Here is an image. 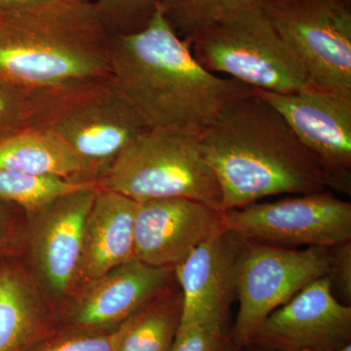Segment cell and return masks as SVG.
<instances>
[{"instance_id": "obj_1", "label": "cell", "mask_w": 351, "mask_h": 351, "mask_svg": "<svg viewBox=\"0 0 351 351\" xmlns=\"http://www.w3.org/2000/svg\"><path fill=\"white\" fill-rule=\"evenodd\" d=\"M110 71L151 129L201 134L252 88L207 71L160 7L144 29L110 34Z\"/></svg>"}, {"instance_id": "obj_23", "label": "cell", "mask_w": 351, "mask_h": 351, "mask_svg": "<svg viewBox=\"0 0 351 351\" xmlns=\"http://www.w3.org/2000/svg\"><path fill=\"white\" fill-rule=\"evenodd\" d=\"M170 351H240L226 325L191 324L180 326Z\"/></svg>"}, {"instance_id": "obj_5", "label": "cell", "mask_w": 351, "mask_h": 351, "mask_svg": "<svg viewBox=\"0 0 351 351\" xmlns=\"http://www.w3.org/2000/svg\"><path fill=\"white\" fill-rule=\"evenodd\" d=\"M97 186L145 202L186 198L223 211V193L200 134L149 129L124 149Z\"/></svg>"}, {"instance_id": "obj_4", "label": "cell", "mask_w": 351, "mask_h": 351, "mask_svg": "<svg viewBox=\"0 0 351 351\" xmlns=\"http://www.w3.org/2000/svg\"><path fill=\"white\" fill-rule=\"evenodd\" d=\"M29 126L57 134L82 159L83 182L98 184L149 127L112 73L29 93Z\"/></svg>"}, {"instance_id": "obj_9", "label": "cell", "mask_w": 351, "mask_h": 351, "mask_svg": "<svg viewBox=\"0 0 351 351\" xmlns=\"http://www.w3.org/2000/svg\"><path fill=\"white\" fill-rule=\"evenodd\" d=\"M316 86L351 95V8L334 0H262Z\"/></svg>"}, {"instance_id": "obj_21", "label": "cell", "mask_w": 351, "mask_h": 351, "mask_svg": "<svg viewBox=\"0 0 351 351\" xmlns=\"http://www.w3.org/2000/svg\"><path fill=\"white\" fill-rule=\"evenodd\" d=\"M261 3L262 0H164L160 8L178 36L188 40L201 29Z\"/></svg>"}, {"instance_id": "obj_13", "label": "cell", "mask_w": 351, "mask_h": 351, "mask_svg": "<svg viewBox=\"0 0 351 351\" xmlns=\"http://www.w3.org/2000/svg\"><path fill=\"white\" fill-rule=\"evenodd\" d=\"M223 215L221 210L186 198L141 202L134 232L136 260L154 267H175L225 230Z\"/></svg>"}, {"instance_id": "obj_32", "label": "cell", "mask_w": 351, "mask_h": 351, "mask_svg": "<svg viewBox=\"0 0 351 351\" xmlns=\"http://www.w3.org/2000/svg\"><path fill=\"white\" fill-rule=\"evenodd\" d=\"M88 1L95 2L96 0H88Z\"/></svg>"}, {"instance_id": "obj_16", "label": "cell", "mask_w": 351, "mask_h": 351, "mask_svg": "<svg viewBox=\"0 0 351 351\" xmlns=\"http://www.w3.org/2000/svg\"><path fill=\"white\" fill-rule=\"evenodd\" d=\"M138 204L117 191L97 186L85 219L75 289L135 258L134 232Z\"/></svg>"}, {"instance_id": "obj_31", "label": "cell", "mask_w": 351, "mask_h": 351, "mask_svg": "<svg viewBox=\"0 0 351 351\" xmlns=\"http://www.w3.org/2000/svg\"><path fill=\"white\" fill-rule=\"evenodd\" d=\"M337 351H351V343L350 345H348L341 348V350Z\"/></svg>"}, {"instance_id": "obj_29", "label": "cell", "mask_w": 351, "mask_h": 351, "mask_svg": "<svg viewBox=\"0 0 351 351\" xmlns=\"http://www.w3.org/2000/svg\"><path fill=\"white\" fill-rule=\"evenodd\" d=\"M244 351H279L276 350H271V348H263V346H260L257 345H252L249 346L248 348H245Z\"/></svg>"}, {"instance_id": "obj_15", "label": "cell", "mask_w": 351, "mask_h": 351, "mask_svg": "<svg viewBox=\"0 0 351 351\" xmlns=\"http://www.w3.org/2000/svg\"><path fill=\"white\" fill-rule=\"evenodd\" d=\"M243 240L223 230L200 244L175 267L182 295L180 326L226 325L235 298L234 267Z\"/></svg>"}, {"instance_id": "obj_28", "label": "cell", "mask_w": 351, "mask_h": 351, "mask_svg": "<svg viewBox=\"0 0 351 351\" xmlns=\"http://www.w3.org/2000/svg\"><path fill=\"white\" fill-rule=\"evenodd\" d=\"M58 1L64 0H0V14L15 12Z\"/></svg>"}, {"instance_id": "obj_14", "label": "cell", "mask_w": 351, "mask_h": 351, "mask_svg": "<svg viewBox=\"0 0 351 351\" xmlns=\"http://www.w3.org/2000/svg\"><path fill=\"white\" fill-rule=\"evenodd\" d=\"M97 186L66 193L34 215L29 233L32 262L51 294L64 297L75 289L85 219Z\"/></svg>"}, {"instance_id": "obj_20", "label": "cell", "mask_w": 351, "mask_h": 351, "mask_svg": "<svg viewBox=\"0 0 351 351\" xmlns=\"http://www.w3.org/2000/svg\"><path fill=\"white\" fill-rule=\"evenodd\" d=\"M90 186L97 184L0 168V202L22 208L31 217L57 198Z\"/></svg>"}, {"instance_id": "obj_19", "label": "cell", "mask_w": 351, "mask_h": 351, "mask_svg": "<svg viewBox=\"0 0 351 351\" xmlns=\"http://www.w3.org/2000/svg\"><path fill=\"white\" fill-rule=\"evenodd\" d=\"M181 289L168 286L110 332L113 351H170L181 323Z\"/></svg>"}, {"instance_id": "obj_17", "label": "cell", "mask_w": 351, "mask_h": 351, "mask_svg": "<svg viewBox=\"0 0 351 351\" xmlns=\"http://www.w3.org/2000/svg\"><path fill=\"white\" fill-rule=\"evenodd\" d=\"M57 330L32 274L13 256L0 260V351H29Z\"/></svg>"}, {"instance_id": "obj_26", "label": "cell", "mask_w": 351, "mask_h": 351, "mask_svg": "<svg viewBox=\"0 0 351 351\" xmlns=\"http://www.w3.org/2000/svg\"><path fill=\"white\" fill-rule=\"evenodd\" d=\"M329 276L334 294L337 293L343 304L350 306L351 241L331 248V269Z\"/></svg>"}, {"instance_id": "obj_30", "label": "cell", "mask_w": 351, "mask_h": 351, "mask_svg": "<svg viewBox=\"0 0 351 351\" xmlns=\"http://www.w3.org/2000/svg\"><path fill=\"white\" fill-rule=\"evenodd\" d=\"M334 1L341 4V5L351 8V0H334Z\"/></svg>"}, {"instance_id": "obj_6", "label": "cell", "mask_w": 351, "mask_h": 351, "mask_svg": "<svg viewBox=\"0 0 351 351\" xmlns=\"http://www.w3.org/2000/svg\"><path fill=\"white\" fill-rule=\"evenodd\" d=\"M186 41L207 71L252 89L288 94L311 84L301 59L262 7L210 25Z\"/></svg>"}, {"instance_id": "obj_8", "label": "cell", "mask_w": 351, "mask_h": 351, "mask_svg": "<svg viewBox=\"0 0 351 351\" xmlns=\"http://www.w3.org/2000/svg\"><path fill=\"white\" fill-rule=\"evenodd\" d=\"M223 223L243 241L285 248L351 241V204L327 191L226 210Z\"/></svg>"}, {"instance_id": "obj_25", "label": "cell", "mask_w": 351, "mask_h": 351, "mask_svg": "<svg viewBox=\"0 0 351 351\" xmlns=\"http://www.w3.org/2000/svg\"><path fill=\"white\" fill-rule=\"evenodd\" d=\"M29 93L0 83V138L29 126Z\"/></svg>"}, {"instance_id": "obj_12", "label": "cell", "mask_w": 351, "mask_h": 351, "mask_svg": "<svg viewBox=\"0 0 351 351\" xmlns=\"http://www.w3.org/2000/svg\"><path fill=\"white\" fill-rule=\"evenodd\" d=\"M252 343L279 351H337L351 343V306L343 304L329 276L321 277L276 309Z\"/></svg>"}, {"instance_id": "obj_24", "label": "cell", "mask_w": 351, "mask_h": 351, "mask_svg": "<svg viewBox=\"0 0 351 351\" xmlns=\"http://www.w3.org/2000/svg\"><path fill=\"white\" fill-rule=\"evenodd\" d=\"M29 351H113L110 334L57 330Z\"/></svg>"}, {"instance_id": "obj_11", "label": "cell", "mask_w": 351, "mask_h": 351, "mask_svg": "<svg viewBox=\"0 0 351 351\" xmlns=\"http://www.w3.org/2000/svg\"><path fill=\"white\" fill-rule=\"evenodd\" d=\"M175 274V267H154L134 260L76 287L58 318V330L110 334L151 301Z\"/></svg>"}, {"instance_id": "obj_2", "label": "cell", "mask_w": 351, "mask_h": 351, "mask_svg": "<svg viewBox=\"0 0 351 351\" xmlns=\"http://www.w3.org/2000/svg\"><path fill=\"white\" fill-rule=\"evenodd\" d=\"M223 211L280 195L326 191L322 170L276 108L252 90L200 134Z\"/></svg>"}, {"instance_id": "obj_10", "label": "cell", "mask_w": 351, "mask_h": 351, "mask_svg": "<svg viewBox=\"0 0 351 351\" xmlns=\"http://www.w3.org/2000/svg\"><path fill=\"white\" fill-rule=\"evenodd\" d=\"M280 113L318 163L327 188L351 193V95L311 85L294 93L253 89Z\"/></svg>"}, {"instance_id": "obj_22", "label": "cell", "mask_w": 351, "mask_h": 351, "mask_svg": "<svg viewBox=\"0 0 351 351\" xmlns=\"http://www.w3.org/2000/svg\"><path fill=\"white\" fill-rule=\"evenodd\" d=\"M164 0H96L94 5L110 34L144 29Z\"/></svg>"}, {"instance_id": "obj_18", "label": "cell", "mask_w": 351, "mask_h": 351, "mask_svg": "<svg viewBox=\"0 0 351 351\" xmlns=\"http://www.w3.org/2000/svg\"><path fill=\"white\" fill-rule=\"evenodd\" d=\"M0 168L84 182L82 159L68 143L36 127L27 126L0 138Z\"/></svg>"}, {"instance_id": "obj_3", "label": "cell", "mask_w": 351, "mask_h": 351, "mask_svg": "<svg viewBox=\"0 0 351 351\" xmlns=\"http://www.w3.org/2000/svg\"><path fill=\"white\" fill-rule=\"evenodd\" d=\"M108 38L88 0L0 14V83L34 91L110 75Z\"/></svg>"}, {"instance_id": "obj_7", "label": "cell", "mask_w": 351, "mask_h": 351, "mask_svg": "<svg viewBox=\"0 0 351 351\" xmlns=\"http://www.w3.org/2000/svg\"><path fill=\"white\" fill-rule=\"evenodd\" d=\"M331 248L285 247L242 242L234 267L239 311L230 335L240 350L248 348L265 320L300 291L329 276Z\"/></svg>"}, {"instance_id": "obj_27", "label": "cell", "mask_w": 351, "mask_h": 351, "mask_svg": "<svg viewBox=\"0 0 351 351\" xmlns=\"http://www.w3.org/2000/svg\"><path fill=\"white\" fill-rule=\"evenodd\" d=\"M4 204L6 203L0 202V260L13 256L17 237L15 219Z\"/></svg>"}]
</instances>
